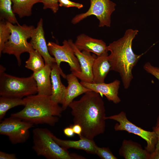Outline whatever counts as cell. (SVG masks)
<instances>
[{
	"instance_id": "obj_1",
	"label": "cell",
	"mask_w": 159,
	"mask_h": 159,
	"mask_svg": "<svg viewBox=\"0 0 159 159\" xmlns=\"http://www.w3.org/2000/svg\"><path fill=\"white\" fill-rule=\"evenodd\" d=\"M71 109L74 124H78L82 129L81 136L93 140L105 132L106 127L105 109L100 94L88 91L78 100L69 105Z\"/></svg>"
},
{
	"instance_id": "obj_2",
	"label": "cell",
	"mask_w": 159,
	"mask_h": 159,
	"mask_svg": "<svg viewBox=\"0 0 159 159\" xmlns=\"http://www.w3.org/2000/svg\"><path fill=\"white\" fill-rule=\"evenodd\" d=\"M138 32L137 29H128L122 37L107 46L111 70L119 73L125 89L130 87L133 78L132 70L143 54H136L132 49V41Z\"/></svg>"
},
{
	"instance_id": "obj_3",
	"label": "cell",
	"mask_w": 159,
	"mask_h": 159,
	"mask_svg": "<svg viewBox=\"0 0 159 159\" xmlns=\"http://www.w3.org/2000/svg\"><path fill=\"white\" fill-rule=\"evenodd\" d=\"M24 108L11 116L35 125L46 124L53 126L59 120L63 110L50 96L34 95L24 98Z\"/></svg>"
},
{
	"instance_id": "obj_4",
	"label": "cell",
	"mask_w": 159,
	"mask_h": 159,
	"mask_svg": "<svg viewBox=\"0 0 159 159\" xmlns=\"http://www.w3.org/2000/svg\"><path fill=\"white\" fill-rule=\"evenodd\" d=\"M32 148L38 156L47 159H84L62 148L53 139V134L48 129L36 128L33 130Z\"/></svg>"
},
{
	"instance_id": "obj_5",
	"label": "cell",
	"mask_w": 159,
	"mask_h": 159,
	"mask_svg": "<svg viewBox=\"0 0 159 159\" xmlns=\"http://www.w3.org/2000/svg\"><path fill=\"white\" fill-rule=\"evenodd\" d=\"M5 69L0 65V96L22 98L37 93V84L32 75L26 77H16L5 73Z\"/></svg>"
},
{
	"instance_id": "obj_6",
	"label": "cell",
	"mask_w": 159,
	"mask_h": 159,
	"mask_svg": "<svg viewBox=\"0 0 159 159\" xmlns=\"http://www.w3.org/2000/svg\"><path fill=\"white\" fill-rule=\"evenodd\" d=\"M6 21L11 34L5 44L2 53L14 55L20 66L21 64V54L25 52L29 53L34 49L27 39L31 38L35 27L32 25H21L19 23L13 24Z\"/></svg>"
},
{
	"instance_id": "obj_7",
	"label": "cell",
	"mask_w": 159,
	"mask_h": 159,
	"mask_svg": "<svg viewBox=\"0 0 159 159\" xmlns=\"http://www.w3.org/2000/svg\"><path fill=\"white\" fill-rule=\"evenodd\" d=\"M90 6L85 12L75 15L71 23L76 24L91 15L95 16L99 20V27H110L111 15L115 10L116 4L110 0H90Z\"/></svg>"
},
{
	"instance_id": "obj_8",
	"label": "cell",
	"mask_w": 159,
	"mask_h": 159,
	"mask_svg": "<svg viewBox=\"0 0 159 159\" xmlns=\"http://www.w3.org/2000/svg\"><path fill=\"white\" fill-rule=\"evenodd\" d=\"M105 119L106 120L110 119L117 121L118 123L114 126L115 131H125L140 136L146 142L147 145L145 149L150 153L154 151L157 142V138L155 132L153 131H150L144 130L132 123L128 119L124 111H121L117 114L106 117Z\"/></svg>"
},
{
	"instance_id": "obj_9",
	"label": "cell",
	"mask_w": 159,
	"mask_h": 159,
	"mask_svg": "<svg viewBox=\"0 0 159 159\" xmlns=\"http://www.w3.org/2000/svg\"><path fill=\"white\" fill-rule=\"evenodd\" d=\"M0 122V134L7 136L13 144L26 142L29 137V129L34 126L32 123L11 116Z\"/></svg>"
},
{
	"instance_id": "obj_10",
	"label": "cell",
	"mask_w": 159,
	"mask_h": 159,
	"mask_svg": "<svg viewBox=\"0 0 159 159\" xmlns=\"http://www.w3.org/2000/svg\"><path fill=\"white\" fill-rule=\"evenodd\" d=\"M62 44V45H60L49 42L47 46L50 54L54 57L58 67H60L61 62H64L69 64L71 72H80L81 69L79 60L68 40H64Z\"/></svg>"
},
{
	"instance_id": "obj_11",
	"label": "cell",
	"mask_w": 159,
	"mask_h": 159,
	"mask_svg": "<svg viewBox=\"0 0 159 159\" xmlns=\"http://www.w3.org/2000/svg\"><path fill=\"white\" fill-rule=\"evenodd\" d=\"M68 41L79 60L81 69V72H80L71 73L81 81L92 83V67L97 56L95 54H91L90 52L80 51L76 47L72 39H69Z\"/></svg>"
},
{
	"instance_id": "obj_12",
	"label": "cell",
	"mask_w": 159,
	"mask_h": 159,
	"mask_svg": "<svg viewBox=\"0 0 159 159\" xmlns=\"http://www.w3.org/2000/svg\"><path fill=\"white\" fill-rule=\"evenodd\" d=\"M30 43L33 49L37 51L43 57L45 64L51 67L56 63L55 58L50 54L46 40L43 28V20L41 18L35 28L31 37Z\"/></svg>"
},
{
	"instance_id": "obj_13",
	"label": "cell",
	"mask_w": 159,
	"mask_h": 159,
	"mask_svg": "<svg viewBox=\"0 0 159 159\" xmlns=\"http://www.w3.org/2000/svg\"><path fill=\"white\" fill-rule=\"evenodd\" d=\"M80 83L85 87L104 95L108 100L115 104H118L121 101L118 95L120 84L119 80H116L109 83L104 82L94 83L82 81Z\"/></svg>"
},
{
	"instance_id": "obj_14",
	"label": "cell",
	"mask_w": 159,
	"mask_h": 159,
	"mask_svg": "<svg viewBox=\"0 0 159 159\" xmlns=\"http://www.w3.org/2000/svg\"><path fill=\"white\" fill-rule=\"evenodd\" d=\"M74 44L80 51L92 52L97 56L108 53L107 46L101 39L92 38L84 34L76 37Z\"/></svg>"
},
{
	"instance_id": "obj_15",
	"label": "cell",
	"mask_w": 159,
	"mask_h": 159,
	"mask_svg": "<svg viewBox=\"0 0 159 159\" xmlns=\"http://www.w3.org/2000/svg\"><path fill=\"white\" fill-rule=\"evenodd\" d=\"M77 77L72 73L66 75L68 85L66 89L62 105L63 111L69 106L74 98L78 96L90 91L79 82Z\"/></svg>"
},
{
	"instance_id": "obj_16",
	"label": "cell",
	"mask_w": 159,
	"mask_h": 159,
	"mask_svg": "<svg viewBox=\"0 0 159 159\" xmlns=\"http://www.w3.org/2000/svg\"><path fill=\"white\" fill-rule=\"evenodd\" d=\"M119 153L125 159H150L151 154L138 143L126 140L122 141Z\"/></svg>"
},
{
	"instance_id": "obj_17",
	"label": "cell",
	"mask_w": 159,
	"mask_h": 159,
	"mask_svg": "<svg viewBox=\"0 0 159 159\" xmlns=\"http://www.w3.org/2000/svg\"><path fill=\"white\" fill-rule=\"evenodd\" d=\"M60 76L66 79V75L55 63L51 69V79L52 85L51 99L58 104L62 103L66 87L62 83Z\"/></svg>"
},
{
	"instance_id": "obj_18",
	"label": "cell",
	"mask_w": 159,
	"mask_h": 159,
	"mask_svg": "<svg viewBox=\"0 0 159 159\" xmlns=\"http://www.w3.org/2000/svg\"><path fill=\"white\" fill-rule=\"evenodd\" d=\"M52 67L45 64L44 67L39 71L33 72L32 76L37 85L38 92L39 95L51 96L52 85L51 79Z\"/></svg>"
},
{
	"instance_id": "obj_19",
	"label": "cell",
	"mask_w": 159,
	"mask_h": 159,
	"mask_svg": "<svg viewBox=\"0 0 159 159\" xmlns=\"http://www.w3.org/2000/svg\"><path fill=\"white\" fill-rule=\"evenodd\" d=\"M52 137L57 144L67 150L72 148L82 150L89 153L95 154V146L96 144L93 140L82 136L79 137L80 139L77 140H63L57 137L53 134Z\"/></svg>"
},
{
	"instance_id": "obj_20",
	"label": "cell",
	"mask_w": 159,
	"mask_h": 159,
	"mask_svg": "<svg viewBox=\"0 0 159 159\" xmlns=\"http://www.w3.org/2000/svg\"><path fill=\"white\" fill-rule=\"evenodd\" d=\"M108 53L97 56L92 67L93 83L104 82L111 65L109 61Z\"/></svg>"
},
{
	"instance_id": "obj_21",
	"label": "cell",
	"mask_w": 159,
	"mask_h": 159,
	"mask_svg": "<svg viewBox=\"0 0 159 159\" xmlns=\"http://www.w3.org/2000/svg\"><path fill=\"white\" fill-rule=\"evenodd\" d=\"M12 9L14 13L19 17L22 18L29 16L32 14L33 6L38 3H41L42 0H11Z\"/></svg>"
},
{
	"instance_id": "obj_22",
	"label": "cell",
	"mask_w": 159,
	"mask_h": 159,
	"mask_svg": "<svg viewBox=\"0 0 159 159\" xmlns=\"http://www.w3.org/2000/svg\"><path fill=\"white\" fill-rule=\"evenodd\" d=\"M26 102L24 99L0 97V120L4 117L7 112L9 109L20 105L25 106Z\"/></svg>"
},
{
	"instance_id": "obj_23",
	"label": "cell",
	"mask_w": 159,
	"mask_h": 159,
	"mask_svg": "<svg viewBox=\"0 0 159 159\" xmlns=\"http://www.w3.org/2000/svg\"><path fill=\"white\" fill-rule=\"evenodd\" d=\"M29 57L26 62L25 67L36 72L42 69L45 65L44 60L39 52L34 49L29 52Z\"/></svg>"
},
{
	"instance_id": "obj_24",
	"label": "cell",
	"mask_w": 159,
	"mask_h": 159,
	"mask_svg": "<svg viewBox=\"0 0 159 159\" xmlns=\"http://www.w3.org/2000/svg\"><path fill=\"white\" fill-rule=\"evenodd\" d=\"M12 4L11 0H0V20H5L13 24H18Z\"/></svg>"
},
{
	"instance_id": "obj_25",
	"label": "cell",
	"mask_w": 159,
	"mask_h": 159,
	"mask_svg": "<svg viewBox=\"0 0 159 159\" xmlns=\"http://www.w3.org/2000/svg\"><path fill=\"white\" fill-rule=\"evenodd\" d=\"M11 34L10 29L5 20L0 21V56H1L5 43L8 40Z\"/></svg>"
},
{
	"instance_id": "obj_26",
	"label": "cell",
	"mask_w": 159,
	"mask_h": 159,
	"mask_svg": "<svg viewBox=\"0 0 159 159\" xmlns=\"http://www.w3.org/2000/svg\"><path fill=\"white\" fill-rule=\"evenodd\" d=\"M95 153L102 159H117L108 148L95 146Z\"/></svg>"
},
{
	"instance_id": "obj_27",
	"label": "cell",
	"mask_w": 159,
	"mask_h": 159,
	"mask_svg": "<svg viewBox=\"0 0 159 159\" xmlns=\"http://www.w3.org/2000/svg\"><path fill=\"white\" fill-rule=\"evenodd\" d=\"M59 0H42L43 9H50L54 13H56L59 8Z\"/></svg>"
},
{
	"instance_id": "obj_28",
	"label": "cell",
	"mask_w": 159,
	"mask_h": 159,
	"mask_svg": "<svg viewBox=\"0 0 159 159\" xmlns=\"http://www.w3.org/2000/svg\"><path fill=\"white\" fill-rule=\"evenodd\" d=\"M143 68L147 72L154 76L159 81V67L154 66L148 62L143 65Z\"/></svg>"
},
{
	"instance_id": "obj_29",
	"label": "cell",
	"mask_w": 159,
	"mask_h": 159,
	"mask_svg": "<svg viewBox=\"0 0 159 159\" xmlns=\"http://www.w3.org/2000/svg\"><path fill=\"white\" fill-rule=\"evenodd\" d=\"M59 6L69 8L74 7L79 9L82 8L83 5L82 4L73 2L70 0H59Z\"/></svg>"
},
{
	"instance_id": "obj_30",
	"label": "cell",
	"mask_w": 159,
	"mask_h": 159,
	"mask_svg": "<svg viewBox=\"0 0 159 159\" xmlns=\"http://www.w3.org/2000/svg\"><path fill=\"white\" fill-rule=\"evenodd\" d=\"M0 159H16V155L14 153H9L0 151Z\"/></svg>"
},
{
	"instance_id": "obj_31",
	"label": "cell",
	"mask_w": 159,
	"mask_h": 159,
	"mask_svg": "<svg viewBox=\"0 0 159 159\" xmlns=\"http://www.w3.org/2000/svg\"><path fill=\"white\" fill-rule=\"evenodd\" d=\"M72 129L75 134H77L79 137L82 135V129L81 126L78 124H74L70 125Z\"/></svg>"
},
{
	"instance_id": "obj_32",
	"label": "cell",
	"mask_w": 159,
	"mask_h": 159,
	"mask_svg": "<svg viewBox=\"0 0 159 159\" xmlns=\"http://www.w3.org/2000/svg\"><path fill=\"white\" fill-rule=\"evenodd\" d=\"M153 131L156 134L157 138V142L155 146V152L159 150V125L152 127Z\"/></svg>"
},
{
	"instance_id": "obj_33",
	"label": "cell",
	"mask_w": 159,
	"mask_h": 159,
	"mask_svg": "<svg viewBox=\"0 0 159 159\" xmlns=\"http://www.w3.org/2000/svg\"><path fill=\"white\" fill-rule=\"evenodd\" d=\"M63 132L65 135L70 137H73L74 133L72 128L70 126L65 128L63 130Z\"/></svg>"
},
{
	"instance_id": "obj_34",
	"label": "cell",
	"mask_w": 159,
	"mask_h": 159,
	"mask_svg": "<svg viewBox=\"0 0 159 159\" xmlns=\"http://www.w3.org/2000/svg\"><path fill=\"white\" fill-rule=\"evenodd\" d=\"M150 159H159V150L151 153Z\"/></svg>"
},
{
	"instance_id": "obj_35",
	"label": "cell",
	"mask_w": 159,
	"mask_h": 159,
	"mask_svg": "<svg viewBox=\"0 0 159 159\" xmlns=\"http://www.w3.org/2000/svg\"><path fill=\"white\" fill-rule=\"evenodd\" d=\"M159 125V115H158L157 119V121H156V123L155 124V125Z\"/></svg>"
}]
</instances>
